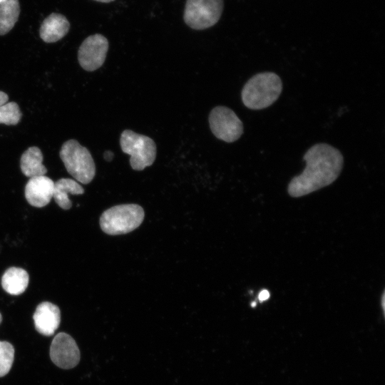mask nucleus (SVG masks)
<instances>
[{
    "instance_id": "2",
    "label": "nucleus",
    "mask_w": 385,
    "mask_h": 385,
    "mask_svg": "<svg viewBox=\"0 0 385 385\" xmlns=\"http://www.w3.org/2000/svg\"><path fill=\"white\" fill-rule=\"evenodd\" d=\"M282 83L273 72L259 73L245 84L241 97L244 105L252 110H260L271 106L279 98Z\"/></svg>"
},
{
    "instance_id": "25",
    "label": "nucleus",
    "mask_w": 385,
    "mask_h": 385,
    "mask_svg": "<svg viewBox=\"0 0 385 385\" xmlns=\"http://www.w3.org/2000/svg\"><path fill=\"white\" fill-rule=\"evenodd\" d=\"M5 0H0V4H1L2 2H4Z\"/></svg>"
},
{
    "instance_id": "22",
    "label": "nucleus",
    "mask_w": 385,
    "mask_h": 385,
    "mask_svg": "<svg viewBox=\"0 0 385 385\" xmlns=\"http://www.w3.org/2000/svg\"><path fill=\"white\" fill-rule=\"evenodd\" d=\"M95 1H101V2H104V3H108V2L113 1H114V0H95Z\"/></svg>"
},
{
    "instance_id": "17",
    "label": "nucleus",
    "mask_w": 385,
    "mask_h": 385,
    "mask_svg": "<svg viewBox=\"0 0 385 385\" xmlns=\"http://www.w3.org/2000/svg\"><path fill=\"white\" fill-rule=\"evenodd\" d=\"M21 116V112L16 102H9L0 106V124L16 125Z\"/></svg>"
},
{
    "instance_id": "8",
    "label": "nucleus",
    "mask_w": 385,
    "mask_h": 385,
    "mask_svg": "<svg viewBox=\"0 0 385 385\" xmlns=\"http://www.w3.org/2000/svg\"><path fill=\"white\" fill-rule=\"evenodd\" d=\"M108 49V41L103 35L97 34L87 37L78 51L80 66L88 71L98 69L103 64Z\"/></svg>"
},
{
    "instance_id": "7",
    "label": "nucleus",
    "mask_w": 385,
    "mask_h": 385,
    "mask_svg": "<svg viewBox=\"0 0 385 385\" xmlns=\"http://www.w3.org/2000/svg\"><path fill=\"white\" fill-rule=\"evenodd\" d=\"M209 123L214 135L227 143L238 140L243 133V124L235 113L225 106H216L209 115Z\"/></svg>"
},
{
    "instance_id": "11",
    "label": "nucleus",
    "mask_w": 385,
    "mask_h": 385,
    "mask_svg": "<svg viewBox=\"0 0 385 385\" xmlns=\"http://www.w3.org/2000/svg\"><path fill=\"white\" fill-rule=\"evenodd\" d=\"M36 329L44 336H51L61 322L59 308L50 302L40 303L33 315Z\"/></svg>"
},
{
    "instance_id": "6",
    "label": "nucleus",
    "mask_w": 385,
    "mask_h": 385,
    "mask_svg": "<svg viewBox=\"0 0 385 385\" xmlns=\"http://www.w3.org/2000/svg\"><path fill=\"white\" fill-rule=\"evenodd\" d=\"M222 10L223 0H187L184 21L193 29H205L219 21Z\"/></svg>"
},
{
    "instance_id": "1",
    "label": "nucleus",
    "mask_w": 385,
    "mask_h": 385,
    "mask_svg": "<svg viewBox=\"0 0 385 385\" xmlns=\"http://www.w3.org/2000/svg\"><path fill=\"white\" fill-rule=\"evenodd\" d=\"M306 167L303 172L289 182L287 191L290 196L299 197L326 187L340 175L344 158L341 152L327 143H317L304 155Z\"/></svg>"
},
{
    "instance_id": "16",
    "label": "nucleus",
    "mask_w": 385,
    "mask_h": 385,
    "mask_svg": "<svg viewBox=\"0 0 385 385\" xmlns=\"http://www.w3.org/2000/svg\"><path fill=\"white\" fill-rule=\"evenodd\" d=\"M19 14V0H5L0 4V35L7 34L14 27Z\"/></svg>"
},
{
    "instance_id": "4",
    "label": "nucleus",
    "mask_w": 385,
    "mask_h": 385,
    "mask_svg": "<svg viewBox=\"0 0 385 385\" xmlns=\"http://www.w3.org/2000/svg\"><path fill=\"white\" fill-rule=\"evenodd\" d=\"M59 155L68 173L77 181L88 184L96 173V166L89 150L77 140L71 139L61 146Z\"/></svg>"
},
{
    "instance_id": "9",
    "label": "nucleus",
    "mask_w": 385,
    "mask_h": 385,
    "mask_svg": "<svg viewBox=\"0 0 385 385\" xmlns=\"http://www.w3.org/2000/svg\"><path fill=\"white\" fill-rule=\"evenodd\" d=\"M52 361L61 369H68L76 366L80 361V351L75 340L68 334H56L50 346Z\"/></svg>"
},
{
    "instance_id": "10",
    "label": "nucleus",
    "mask_w": 385,
    "mask_h": 385,
    "mask_svg": "<svg viewBox=\"0 0 385 385\" xmlns=\"http://www.w3.org/2000/svg\"><path fill=\"white\" fill-rule=\"evenodd\" d=\"M54 182L45 175L30 178L25 186V197L28 202L36 207L49 203L53 195Z\"/></svg>"
},
{
    "instance_id": "5",
    "label": "nucleus",
    "mask_w": 385,
    "mask_h": 385,
    "mask_svg": "<svg viewBox=\"0 0 385 385\" xmlns=\"http://www.w3.org/2000/svg\"><path fill=\"white\" fill-rule=\"evenodd\" d=\"M120 145L122 151L130 156V164L135 170H143L155 161L156 145L146 135L125 130L120 135Z\"/></svg>"
},
{
    "instance_id": "13",
    "label": "nucleus",
    "mask_w": 385,
    "mask_h": 385,
    "mask_svg": "<svg viewBox=\"0 0 385 385\" xmlns=\"http://www.w3.org/2000/svg\"><path fill=\"white\" fill-rule=\"evenodd\" d=\"M43 156L39 148L36 146L29 148L21 157V172L29 178L44 175L47 169L43 165Z\"/></svg>"
},
{
    "instance_id": "23",
    "label": "nucleus",
    "mask_w": 385,
    "mask_h": 385,
    "mask_svg": "<svg viewBox=\"0 0 385 385\" xmlns=\"http://www.w3.org/2000/svg\"><path fill=\"white\" fill-rule=\"evenodd\" d=\"M1 321H2V316H1V314L0 313V324H1Z\"/></svg>"
},
{
    "instance_id": "19",
    "label": "nucleus",
    "mask_w": 385,
    "mask_h": 385,
    "mask_svg": "<svg viewBox=\"0 0 385 385\" xmlns=\"http://www.w3.org/2000/svg\"><path fill=\"white\" fill-rule=\"evenodd\" d=\"M270 297V292L267 289L262 290L259 294V299L260 302L267 300Z\"/></svg>"
},
{
    "instance_id": "14",
    "label": "nucleus",
    "mask_w": 385,
    "mask_h": 385,
    "mask_svg": "<svg viewBox=\"0 0 385 385\" xmlns=\"http://www.w3.org/2000/svg\"><path fill=\"white\" fill-rule=\"evenodd\" d=\"M29 281L28 272L20 267L7 269L1 278V286L9 294L19 295L27 288Z\"/></svg>"
},
{
    "instance_id": "20",
    "label": "nucleus",
    "mask_w": 385,
    "mask_h": 385,
    "mask_svg": "<svg viewBox=\"0 0 385 385\" xmlns=\"http://www.w3.org/2000/svg\"><path fill=\"white\" fill-rule=\"evenodd\" d=\"M8 100V95L3 91H0V106L7 103Z\"/></svg>"
},
{
    "instance_id": "18",
    "label": "nucleus",
    "mask_w": 385,
    "mask_h": 385,
    "mask_svg": "<svg viewBox=\"0 0 385 385\" xmlns=\"http://www.w3.org/2000/svg\"><path fill=\"white\" fill-rule=\"evenodd\" d=\"M14 359V346L8 342L0 341V377L10 371Z\"/></svg>"
},
{
    "instance_id": "24",
    "label": "nucleus",
    "mask_w": 385,
    "mask_h": 385,
    "mask_svg": "<svg viewBox=\"0 0 385 385\" xmlns=\"http://www.w3.org/2000/svg\"><path fill=\"white\" fill-rule=\"evenodd\" d=\"M255 305H256V303H255V302H253V303L252 304V307H255Z\"/></svg>"
},
{
    "instance_id": "21",
    "label": "nucleus",
    "mask_w": 385,
    "mask_h": 385,
    "mask_svg": "<svg viewBox=\"0 0 385 385\" xmlns=\"http://www.w3.org/2000/svg\"><path fill=\"white\" fill-rule=\"evenodd\" d=\"M103 156L105 160H106L107 161H111L113 159V153L109 150L106 151Z\"/></svg>"
},
{
    "instance_id": "12",
    "label": "nucleus",
    "mask_w": 385,
    "mask_h": 385,
    "mask_svg": "<svg viewBox=\"0 0 385 385\" xmlns=\"http://www.w3.org/2000/svg\"><path fill=\"white\" fill-rule=\"evenodd\" d=\"M70 24L62 14L52 13L41 24L39 34L46 43H53L61 39L67 34Z\"/></svg>"
},
{
    "instance_id": "3",
    "label": "nucleus",
    "mask_w": 385,
    "mask_h": 385,
    "mask_svg": "<svg viewBox=\"0 0 385 385\" xmlns=\"http://www.w3.org/2000/svg\"><path fill=\"white\" fill-rule=\"evenodd\" d=\"M144 211L136 204H125L112 207L104 211L100 217L101 230L111 235L130 232L142 223Z\"/></svg>"
},
{
    "instance_id": "15",
    "label": "nucleus",
    "mask_w": 385,
    "mask_h": 385,
    "mask_svg": "<svg viewBox=\"0 0 385 385\" xmlns=\"http://www.w3.org/2000/svg\"><path fill=\"white\" fill-rule=\"evenodd\" d=\"M84 192L82 186L74 180L61 178L54 183L53 195L57 205L63 210L71 207L72 203L68 198V194L81 195Z\"/></svg>"
}]
</instances>
